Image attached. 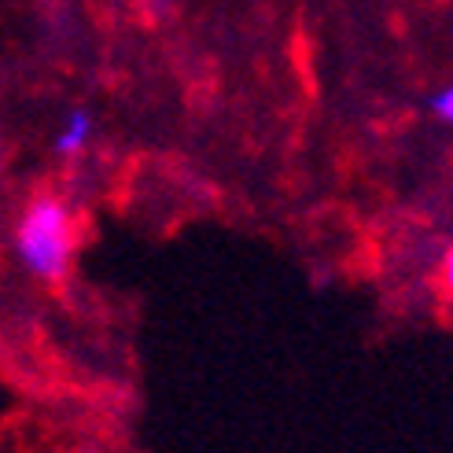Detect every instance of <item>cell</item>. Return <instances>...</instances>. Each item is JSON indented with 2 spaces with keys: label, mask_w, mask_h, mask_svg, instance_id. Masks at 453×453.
I'll list each match as a JSON object with an SVG mask.
<instances>
[{
  "label": "cell",
  "mask_w": 453,
  "mask_h": 453,
  "mask_svg": "<svg viewBox=\"0 0 453 453\" xmlns=\"http://www.w3.org/2000/svg\"><path fill=\"white\" fill-rule=\"evenodd\" d=\"M15 255L41 280H59L74 255V218L56 196H37L15 225Z\"/></svg>",
  "instance_id": "obj_1"
},
{
  "label": "cell",
  "mask_w": 453,
  "mask_h": 453,
  "mask_svg": "<svg viewBox=\"0 0 453 453\" xmlns=\"http://www.w3.org/2000/svg\"><path fill=\"white\" fill-rule=\"evenodd\" d=\"M88 141H93V115H88L85 107H78V111H71V115H66V122H63V129H59L56 155H66V158L81 155Z\"/></svg>",
  "instance_id": "obj_2"
},
{
  "label": "cell",
  "mask_w": 453,
  "mask_h": 453,
  "mask_svg": "<svg viewBox=\"0 0 453 453\" xmlns=\"http://www.w3.org/2000/svg\"><path fill=\"white\" fill-rule=\"evenodd\" d=\"M432 115H435V119H442L446 126H453V85L439 88V93L432 96Z\"/></svg>",
  "instance_id": "obj_3"
},
{
  "label": "cell",
  "mask_w": 453,
  "mask_h": 453,
  "mask_svg": "<svg viewBox=\"0 0 453 453\" xmlns=\"http://www.w3.org/2000/svg\"><path fill=\"white\" fill-rule=\"evenodd\" d=\"M442 284H446V291L453 296V247H449L446 258H442Z\"/></svg>",
  "instance_id": "obj_4"
},
{
  "label": "cell",
  "mask_w": 453,
  "mask_h": 453,
  "mask_svg": "<svg viewBox=\"0 0 453 453\" xmlns=\"http://www.w3.org/2000/svg\"><path fill=\"white\" fill-rule=\"evenodd\" d=\"M177 4V0H151V12H158V15H166L170 8Z\"/></svg>",
  "instance_id": "obj_5"
}]
</instances>
